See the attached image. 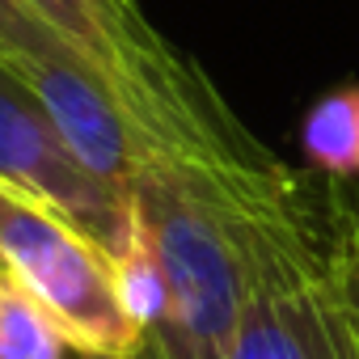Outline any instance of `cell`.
Instances as JSON below:
<instances>
[{
	"mask_svg": "<svg viewBox=\"0 0 359 359\" xmlns=\"http://www.w3.org/2000/svg\"><path fill=\"white\" fill-rule=\"evenodd\" d=\"M0 191H9L68 229H76L106 262L127 250L131 237V191H118L85 169L60 140L43 106L0 68Z\"/></svg>",
	"mask_w": 359,
	"mask_h": 359,
	"instance_id": "obj_4",
	"label": "cell"
},
{
	"mask_svg": "<svg viewBox=\"0 0 359 359\" xmlns=\"http://www.w3.org/2000/svg\"><path fill=\"white\" fill-rule=\"evenodd\" d=\"M304 156L330 177H359V85L330 89L309 110Z\"/></svg>",
	"mask_w": 359,
	"mask_h": 359,
	"instance_id": "obj_6",
	"label": "cell"
},
{
	"mask_svg": "<svg viewBox=\"0 0 359 359\" xmlns=\"http://www.w3.org/2000/svg\"><path fill=\"white\" fill-rule=\"evenodd\" d=\"M0 271L18 279L85 359H140L148 334L127 317L110 262L60 216L0 191Z\"/></svg>",
	"mask_w": 359,
	"mask_h": 359,
	"instance_id": "obj_3",
	"label": "cell"
},
{
	"mask_svg": "<svg viewBox=\"0 0 359 359\" xmlns=\"http://www.w3.org/2000/svg\"><path fill=\"white\" fill-rule=\"evenodd\" d=\"M114 110L216 199L241 237L313 245L292 173L250 135L208 72L135 0H26Z\"/></svg>",
	"mask_w": 359,
	"mask_h": 359,
	"instance_id": "obj_1",
	"label": "cell"
},
{
	"mask_svg": "<svg viewBox=\"0 0 359 359\" xmlns=\"http://www.w3.org/2000/svg\"><path fill=\"white\" fill-rule=\"evenodd\" d=\"M30 60H76V55L26 0H0V68L13 72Z\"/></svg>",
	"mask_w": 359,
	"mask_h": 359,
	"instance_id": "obj_9",
	"label": "cell"
},
{
	"mask_svg": "<svg viewBox=\"0 0 359 359\" xmlns=\"http://www.w3.org/2000/svg\"><path fill=\"white\" fill-rule=\"evenodd\" d=\"M110 275H114V292H118L127 317L144 334H152L156 321L165 317V275H161V262H156V250H152L140 208L131 212V237H127V250L110 262Z\"/></svg>",
	"mask_w": 359,
	"mask_h": 359,
	"instance_id": "obj_8",
	"label": "cell"
},
{
	"mask_svg": "<svg viewBox=\"0 0 359 359\" xmlns=\"http://www.w3.org/2000/svg\"><path fill=\"white\" fill-rule=\"evenodd\" d=\"M131 199L165 275V317L140 359H229L250 296V266L229 216L165 152L135 173Z\"/></svg>",
	"mask_w": 359,
	"mask_h": 359,
	"instance_id": "obj_2",
	"label": "cell"
},
{
	"mask_svg": "<svg viewBox=\"0 0 359 359\" xmlns=\"http://www.w3.org/2000/svg\"><path fill=\"white\" fill-rule=\"evenodd\" d=\"M64 330L47 317V309L0 271V359H68Z\"/></svg>",
	"mask_w": 359,
	"mask_h": 359,
	"instance_id": "obj_7",
	"label": "cell"
},
{
	"mask_svg": "<svg viewBox=\"0 0 359 359\" xmlns=\"http://www.w3.org/2000/svg\"><path fill=\"white\" fill-rule=\"evenodd\" d=\"M237 245L250 266V296L229 359H359L317 245Z\"/></svg>",
	"mask_w": 359,
	"mask_h": 359,
	"instance_id": "obj_5",
	"label": "cell"
}]
</instances>
